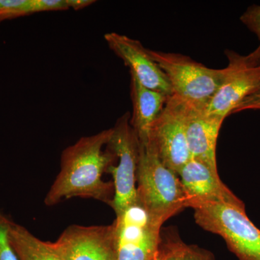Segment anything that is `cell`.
<instances>
[{
    "label": "cell",
    "mask_w": 260,
    "mask_h": 260,
    "mask_svg": "<svg viewBox=\"0 0 260 260\" xmlns=\"http://www.w3.org/2000/svg\"><path fill=\"white\" fill-rule=\"evenodd\" d=\"M112 128L97 134L83 137L63 150L60 172L44 199L54 206L70 198H91L110 206L114 198L112 181L102 179L104 172L114 164L115 155L107 148Z\"/></svg>",
    "instance_id": "cell-1"
},
{
    "label": "cell",
    "mask_w": 260,
    "mask_h": 260,
    "mask_svg": "<svg viewBox=\"0 0 260 260\" xmlns=\"http://www.w3.org/2000/svg\"><path fill=\"white\" fill-rule=\"evenodd\" d=\"M137 183L138 201L162 223L186 208L185 195L178 174L162 164L148 147L141 144Z\"/></svg>",
    "instance_id": "cell-2"
},
{
    "label": "cell",
    "mask_w": 260,
    "mask_h": 260,
    "mask_svg": "<svg viewBox=\"0 0 260 260\" xmlns=\"http://www.w3.org/2000/svg\"><path fill=\"white\" fill-rule=\"evenodd\" d=\"M192 209L197 224L223 237L239 260H260V230L248 218L243 202L203 203Z\"/></svg>",
    "instance_id": "cell-3"
},
{
    "label": "cell",
    "mask_w": 260,
    "mask_h": 260,
    "mask_svg": "<svg viewBox=\"0 0 260 260\" xmlns=\"http://www.w3.org/2000/svg\"><path fill=\"white\" fill-rule=\"evenodd\" d=\"M148 50L167 75L172 95L197 108L208 106L223 81L225 70L212 69L183 54Z\"/></svg>",
    "instance_id": "cell-4"
},
{
    "label": "cell",
    "mask_w": 260,
    "mask_h": 260,
    "mask_svg": "<svg viewBox=\"0 0 260 260\" xmlns=\"http://www.w3.org/2000/svg\"><path fill=\"white\" fill-rule=\"evenodd\" d=\"M131 114H123L112 128V134L107 148L118 159V164L108 169L112 174L114 195L110 207L116 215L122 213L137 201V170L139 160L140 143L130 124Z\"/></svg>",
    "instance_id": "cell-5"
},
{
    "label": "cell",
    "mask_w": 260,
    "mask_h": 260,
    "mask_svg": "<svg viewBox=\"0 0 260 260\" xmlns=\"http://www.w3.org/2000/svg\"><path fill=\"white\" fill-rule=\"evenodd\" d=\"M114 227L116 260H154L161 243V221L137 199L116 215Z\"/></svg>",
    "instance_id": "cell-6"
},
{
    "label": "cell",
    "mask_w": 260,
    "mask_h": 260,
    "mask_svg": "<svg viewBox=\"0 0 260 260\" xmlns=\"http://www.w3.org/2000/svg\"><path fill=\"white\" fill-rule=\"evenodd\" d=\"M187 107L188 103L180 98L174 95L168 97L150 129L148 144L145 145L176 174L191 158L186 135Z\"/></svg>",
    "instance_id": "cell-7"
},
{
    "label": "cell",
    "mask_w": 260,
    "mask_h": 260,
    "mask_svg": "<svg viewBox=\"0 0 260 260\" xmlns=\"http://www.w3.org/2000/svg\"><path fill=\"white\" fill-rule=\"evenodd\" d=\"M229 64L223 81L216 93L205 108L210 114L225 119L248 95L260 86V59L252 54L241 55L226 49Z\"/></svg>",
    "instance_id": "cell-8"
},
{
    "label": "cell",
    "mask_w": 260,
    "mask_h": 260,
    "mask_svg": "<svg viewBox=\"0 0 260 260\" xmlns=\"http://www.w3.org/2000/svg\"><path fill=\"white\" fill-rule=\"evenodd\" d=\"M54 243L65 260H116L113 223L72 225Z\"/></svg>",
    "instance_id": "cell-9"
},
{
    "label": "cell",
    "mask_w": 260,
    "mask_h": 260,
    "mask_svg": "<svg viewBox=\"0 0 260 260\" xmlns=\"http://www.w3.org/2000/svg\"><path fill=\"white\" fill-rule=\"evenodd\" d=\"M104 39L109 49L120 58L142 85L168 96L172 95L167 75L140 41L115 32L106 34Z\"/></svg>",
    "instance_id": "cell-10"
},
{
    "label": "cell",
    "mask_w": 260,
    "mask_h": 260,
    "mask_svg": "<svg viewBox=\"0 0 260 260\" xmlns=\"http://www.w3.org/2000/svg\"><path fill=\"white\" fill-rule=\"evenodd\" d=\"M177 174L185 195L186 208L207 203L237 204L242 202L220 180L218 172L197 159L191 158Z\"/></svg>",
    "instance_id": "cell-11"
},
{
    "label": "cell",
    "mask_w": 260,
    "mask_h": 260,
    "mask_svg": "<svg viewBox=\"0 0 260 260\" xmlns=\"http://www.w3.org/2000/svg\"><path fill=\"white\" fill-rule=\"evenodd\" d=\"M224 119L188 103L186 135L191 158L205 162L215 172L217 140Z\"/></svg>",
    "instance_id": "cell-12"
},
{
    "label": "cell",
    "mask_w": 260,
    "mask_h": 260,
    "mask_svg": "<svg viewBox=\"0 0 260 260\" xmlns=\"http://www.w3.org/2000/svg\"><path fill=\"white\" fill-rule=\"evenodd\" d=\"M130 75L133 104L130 124L136 133L140 144L146 145L152 126L165 107L169 96L146 88L133 73Z\"/></svg>",
    "instance_id": "cell-13"
},
{
    "label": "cell",
    "mask_w": 260,
    "mask_h": 260,
    "mask_svg": "<svg viewBox=\"0 0 260 260\" xmlns=\"http://www.w3.org/2000/svg\"><path fill=\"white\" fill-rule=\"evenodd\" d=\"M8 237L19 260H65L54 243L38 239L28 229L12 220Z\"/></svg>",
    "instance_id": "cell-14"
},
{
    "label": "cell",
    "mask_w": 260,
    "mask_h": 260,
    "mask_svg": "<svg viewBox=\"0 0 260 260\" xmlns=\"http://www.w3.org/2000/svg\"><path fill=\"white\" fill-rule=\"evenodd\" d=\"M31 14L32 0H0V23Z\"/></svg>",
    "instance_id": "cell-15"
},
{
    "label": "cell",
    "mask_w": 260,
    "mask_h": 260,
    "mask_svg": "<svg viewBox=\"0 0 260 260\" xmlns=\"http://www.w3.org/2000/svg\"><path fill=\"white\" fill-rule=\"evenodd\" d=\"M187 245L179 238L172 236L162 240L154 260H184Z\"/></svg>",
    "instance_id": "cell-16"
},
{
    "label": "cell",
    "mask_w": 260,
    "mask_h": 260,
    "mask_svg": "<svg viewBox=\"0 0 260 260\" xmlns=\"http://www.w3.org/2000/svg\"><path fill=\"white\" fill-rule=\"evenodd\" d=\"M11 220L0 212V260H19L8 237Z\"/></svg>",
    "instance_id": "cell-17"
},
{
    "label": "cell",
    "mask_w": 260,
    "mask_h": 260,
    "mask_svg": "<svg viewBox=\"0 0 260 260\" xmlns=\"http://www.w3.org/2000/svg\"><path fill=\"white\" fill-rule=\"evenodd\" d=\"M241 21L247 27L249 30L254 32L258 38L259 44L251 54L258 59H260V5H254L249 7L243 13L240 18Z\"/></svg>",
    "instance_id": "cell-18"
},
{
    "label": "cell",
    "mask_w": 260,
    "mask_h": 260,
    "mask_svg": "<svg viewBox=\"0 0 260 260\" xmlns=\"http://www.w3.org/2000/svg\"><path fill=\"white\" fill-rule=\"evenodd\" d=\"M32 13L70 9L69 0H32Z\"/></svg>",
    "instance_id": "cell-19"
},
{
    "label": "cell",
    "mask_w": 260,
    "mask_h": 260,
    "mask_svg": "<svg viewBox=\"0 0 260 260\" xmlns=\"http://www.w3.org/2000/svg\"><path fill=\"white\" fill-rule=\"evenodd\" d=\"M246 110H260V86L244 99L234 109L232 114Z\"/></svg>",
    "instance_id": "cell-20"
},
{
    "label": "cell",
    "mask_w": 260,
    "mask_h": 260,
    "mask_svg": "<svg viewBox=\"0 0 260 260\" xmlns=\"http://www.w3.org/2000/svg\"><path fill=\"white\" fill-rule=\"evenodd\" d=\"M184 260H214L209 252L198 246H188L186 247Z\"/></svg>",
    "instance_id": "cell-21"
},
{
    "label": "cell",
    "mask_w": 260,
    "mask_h": 260,
    "mask_svg": "<svg viewBox=\"0 0 260 260\" xmlns=\"http://www.w3.org/2000/svg\"><path fill=\"white\" fill-rule=\"evenodd\" d=\"M94 3L93 0H69L70 9L75 10L83 9Z\"/></svg>",
    "instance_id": "cell-22"
}]
</instances>
